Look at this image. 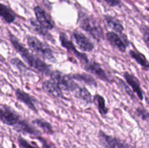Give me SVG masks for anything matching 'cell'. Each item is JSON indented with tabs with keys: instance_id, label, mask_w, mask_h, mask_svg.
Here are the masks:
<instances>
[{
	"instance_id": "1",
	"label": "cell",
	"mask_w": 149,
	"mask_h": 148,
	"mask_svg": "<svg viewBox=\"0 0 149 148\" xmlns=\"http://www.w3.org/2000/svg\"><path fill=\"white\" fill-rule=\"evenodd\" d=\"M9 40L13 45V48L17 51V53L21 56L23 60L35 71L41 73L46 76H49L51 73V67L39 57H36L32 54L27 48L25 47L22 44L19 42L17 38L10 31L8 33Z\"/></svg>"
},
{
	"instance_id": "2",
	"label": "cell",
	"mask_w": 149,
	"mask_h": 148,
	"mask_svg": "<svg viewBox=\"0 0 149 148\" xmlns=\"http://www.w3.org/2000/svg\"><path fill=\"white\" fill-rule=\"evenodd\" d=\"M78 22L79 27L88 33L95 40L98 42L103 40L104 33L103 28L93 16L80 12L79 13Z\"/></svg>"
},
{
	"instance_id": "3",
	"label": "cell",
	"mask_w": 149,
	"mask_h": 148,
	"mask_svg": "<svg viewBox=\"0 0 149 148\" xmlns=\"http://www.w3.org/2000/svg\"><path fill=\"white\" fill-rule=\"evenodd\" d=\"M27 44L29 47L33 52L43 59L51 62H55L56 61L52 49L47 44L42 42L35 36L30 35L27 36Z\"/></svg>"
},
{
	"instance_id": "4",
	"label": "cell",
	"mask_w": 149,
	"mask_h": 148,
	"mask_svg": "<svg viewBox=\"0 0 149 148\" xmlns=\"http://www.w3.org/2000/svg\"><path fill=\"white\" fill-rule=\"evenodd\" d=\"M49 76L52 81L59 86L62 91H74L79 87L71 75L64 74L59 71H52Z\"/></svg>"
},
{
	"instance_id": "5",
	"label": "cell",
	"mask_w": 149,
	"mask_h": 148,
	"mask_svg": "<svg viewBox=\"0 0 149 148\" xmlns=\"http://www.w3.org/2000/svg\"><path fill=\"white\" fill-rule=\"evenodd\" d=\"M99 143L103 148H131L130 145L125 141L111 136L100 130L97 134Z\"/></svg>"
},
{
	"instance_id": "6",
	"label": "cell",
	"mask_w": 149,
	"mask_h": 148,
	"mask_svg": "<svg viewBox=\"0 0 149 148\" xmlns=\"http://www.w3.org/2000/svg\"><path fill=\"white\" fill-rule=\"evenodd\" d=\"M21 118L20 115L10 106L5 104H0V120L4 124L9 126H14Z\"/></svg>"
},
{
	"instance_id": "7",
	"label": "cell",
	"mask_w": 149,
	"mask_h": 148,
	"mask_svg": "<svg viewBox=\"0 0 149 148\" xmlns=\"http://www.w3.org/2000/svg\"><path fill=\"white\" fill-rule=\"evenodd\" d=\"M59 40L61 44V46L65 48V49H67V51L68 52L74 55V57H75L79 61V62L81 63V65H84V64L87 63L90 60L86 54L83 53V52H80L79 51L77 50V49L74 46V44L72 43V41L68 40L67 36L63 33H61L60 34Z\"/></svg>"
},
{
	"instance_id": "8",
	"label": "cell",
	"mask_w": 149,
	"mask_h": 148,
	"mask_svg": "<svg viewBox=\"0 0 149 148\" xmlns=\"http://www.w3.org/2000/svg\"><path fill=\"white\" fill-rule=\"evenodd\" d=\"M83 69L85 70L87 72L90 73L92 75H95L101 81H104L106 82H111V80L108 76L106 71L103 69L101 65L98 62L94 60H89L87 63L81 65Z\"/></svg>"
},
{
	"instance_id": "9",
	"label": "cell",
	"mask_w": 149,
	"mask_h": 148,
	"mask_svg": "<svg viewBox=\"0 0 149 148\" xmlns=\"http://www.w3.org/2000/svg\"><path fill=\"white\" fill-rule=\"evenodd\" d=\"M73 40L78 45L79 49L83 52H90L94 49V44L93 42L81 32L79 30H74L71 34Z\"/></svg>"
},
{
	"instance_id": "10",
	"label": "cell",
	"mask_w": 149,
	"mask_h": 148,
	"mask_svg": "<svg viewBox=\"0 0 149 148\" xmlns=\"http://www.w3.org/2000/svg\"><path fill=\"white\" fill-rule=\"evenodd\" d=\"M33 12H34L35 16H36V21L47 30H52L55 27L53 22L51 20L50 17L39 6H35L33 7Z\"/></svg>"
},
{
	"instance_id": "11",
	"label": "cell",
	"mask_w": 149,
	"mask_h": 148,
	"mask_svg": "<svg viewBox=\"0 0 149 148\" xmlns=\"http://www.w3.org/2000/svg\"><path fill=\"white\" fill-rule=\"evenodd\" d=\"M106 37L108 41L110 43V44L113 48H115L122 53L125 52L127 47L130 44V42L123 40L118 33L113 31H109L108 33H106Z\"/></svg>"
},
{
	"instance_id": "12",
	"label": "cell",
	"mask_w": 149,
	"mask_h": 148,
	"mask_svg": "<svg viewBox=\"0 0 149 148\" xmlns=\"http://www.w3.org/2000/svg\"><path fill=\"white\" fill-rule=\"evenodd\" d=\"M123 76L128 85L132 88V91L137 94L138 99L141 101H143L144 99V94L138 78H136L133 74L130 73L129 72H127V71L124 72Z\"/></svg>"
},
{
	"instance_id": "13",
	"label": "cell",
	"mask_w": 149,
	"mask_h": 148,
	"mask_svg": "<svg viewBox=\"0 0 149 148\" xmlns=\"http://www.w3.org/2000/svg\"><path fill=\"white\" fill-rule=\"evenodd\" d=\"M13 129L16 131L22 133L23 134H29L34 136V137L41 136L40 131L24 119H20L18 123L15 126H13Z\"/></svg>"
},
{
	"instance_id": "14",
	"label": "cell",
	"mask_w": 149,
	"mask_h": 148,
	"mask_svg": "<svg viewBox=\"0 0 149 148\" xmlns=\"http://www.w3.org/2000/svg\"><path fill=\"white\" fill-rule=\"evenodd\" d=\"M15 94L16 99L18 100L20 102H23V104H26L31 110L37 113L38 110L36 108V103H35V99L33 97L31 96L30 94L26 93L23 90L20 89H17L15 91Z\"/></svg>"
},
{
	"instance_id": "15",
	"label": "cell",
	"mask_w": 149,
	"mask_h": 148,
	"mask_svg": "<svg viewBox=\"0 0 149 148\" xmlns=\"http://www.w3.org/2000/svg\"><path fill=\"white\" fill-rule=\"evenodd\" d=\"M42 89L45 93L53 98H65L63 91L60 88L59 86L52 80L45 81L42 84Z\"/></svg>"
},
{
	"instance_id": "16",
	"label": "cell",
	"mask_w": 149,
	"mask_h": 148,
	"mask_svg": "<svg viewBox=\"0 0 149 148\" xmlns=\"http://www.w3.org/2000/svg\"><path fill=\"white\" fill-rule=\"evenodd\" d=\"M103 20L106 23V26L109 28L112 29L115 33L122 34L125 30V28L120 20H118L115 17L110 15H103Z\"/></svg>"
},
{
	"instance_id": "17",
	"label": "cell",
	"mask_w": 149,
	"mask_h": 148,
	"mask_svg": "<svg viewBox=\"0 0 149 148\" xmlns=\"http://www.w3.org/2000/svg\"><path fill=\"white\" fill-rule=\"evenodd\" d=\"M0 18L4 23L10 24L15 20L16 15L10 7L0 3Z\"/></svg>"
},
{
	"instance_id": "18",
	"label": "cell",
	"mask_w": 149,
	"mask_h": 148,
	"mask_svg": "<svg viewBox=\"0 0 149 148\" xmlns=\"http://www.w3.org/2000/svg\"><path fill=\"white\" fill-rule=\"evenodd\" d=\"M29 23H30L31 26L33 28V30L36 32L37 34H39L40 36H42V37L45 38V39L48 41H50L54 42L55 40H54V38L50 33H49L48 30L45 29V28L42 27L36 20L33 18H31L29 20Z\"/></svg>"
},
{
	"instance_id": "19",
	"label": "cell",
	"mask_w": 149,
	"mask_h": 148,
	"mask_svg": "<svg viewBox=\"0 0 149 148\" xmlns=\"http://www.w3.org/2000/svg\"><path fill=\"white\" fill-rule=\"evenodd\" d=\"M129 54L130 55L131 57H132L134 60L136 61L137 63L139 64L144 70L148 71L149 68L148 61L143 54L140 52L139 51L134 50V49H130L129 52Z\"/></svg>"
},
{
	"instance_id": "20",
	"label": "cell",
	"mask_w": 149,
	"mask_h": 148,
	"mask_svg": "<svg viewBox=\"0 0 149 148\" xmlns=\"http://www.w3.org/2000/svg\"><path fill=\"white\" fill-rule=\"evenodd\" d=\"M74 96L77 99H79L86 104H91L93 102V97L90 91L85 87H79L77 90L74 91Z\"/></svg>"
},
{
	"instance_id": "21",
	"label": "cell",
	"mask_w": 149,
	"mask_h": 148,
	"mask_svg": "<svg viewBox=\"0 0 149 148\" xmlns=\"http://www.w3.org/2000/svg\"><path fill=\"white\" fill-rule=\"evenodd\" d=\"M93 102L95 106L97 107L98 112L100 113L101 115H106L109 113V108L106 107V100H105L104 97L102 95L99 94H95L93 97Z\"/></svg>"
},
{
	"instance_id": "22",
	"label": "cell",
	"mask_w": 149,
	"mask_h": 148,
	"mask_svg": "<svg viewBox=\"0 0 149 148\" xmlns=\"http://www.w3.org/2000/svg\"><path fill=\"white\" fill-rule=\"evenodd\" d=\"M71 75L73 78V79L81 81V82L84 83L85 84L90 86H91L94 87L97 86V84L96 82L95 79L91 75H89V74L86 73H75Z\"/></svg>"
},
{
	"instance_id": "23",
	"label": "cell",
	"mask_w": 149,
	"mask_h": 148,
	"mask_svg": "<svg viewBox=\"0 0 149 148\" xmlns=\"http://www.w3.org/2000/svg\"><path fill=\"white\" fill-rule=\"evenodd\" d=\"M32 123L34 124L35 126H38L39 128H40L45 133L53 134L55 133V131H54L52 124L47 121V120H44V119L36 118L33 120H32Z\"/></svg>"
},
{
	"instance_id": "24",
	"label": "cell",
	"mask_w": 149,
	"mask_h": 148,
	"mask_svg": "<svg viewBox=\"0 0 149 148\" xmlns=\"http://www.w3.org/2000/svg\"><path fill=\"white\" fill-rule=\"evenodd\" d=\"M10 63L16 68V69L22 74L24 75H29V72H31V70L26 66V64L20 60L17 57H13L10 59Z\"/></svg>"
},
{
	"instance_id": "25",
	"label": "cell",
	"mask_w": 149,
	"mask_h": 148,
	"mask_svg": "<svg viewBox=\"0 0 149 148\" xmlns=\"http://www.w3.org/2000/svg\"><path fill=\"white\" fill-rule=\"evenodd\" d=\"M17 144H18V146L20 147V148H40L39 147L36 146L33 144L32 145L31 143H30L29 141L22 137L21 136H19L17 138Z\"/></svg>"
},
{
	"instance_id": "26",
	"label": "cell",
	"mask_w": 149,
	"mask_h": 148,
	"mask_svg": "<svg viewBox=\"0 0 149 148\" xmlns=\"http://www.w3.org/2000/svg\"><path fill=\"white\" fill-rule=\"evenodd\" d=\"M141 31L143 34L144 41L146 44L147 46H148V41H149V28L147 25H142L141 26Z\"/></svg>"
},
{
	"instance_id": "27",
	"label": "cell",
	"mask_w": 149,
	"mask_h": 148,
	"mask_svg": "<svg viewBox=\"0 0 149 148\" xmlns=\"http://www.w3.org/2000/svg\"><path fill=\"white\" fill-rule=\"evenodd\" d=\"M136 113L143 120L148 121V110H146L144 107H138L136 109Z\"/></svg>"
},
{
	"instance_id": "28",
	"label": "cell",
	"mask_w": 149,
	"mask_h": 148,
	"mask_svg": "<svg viewBox=\"0 0 149 148\" xmlns=\"http://www.w3.org/2000/svg\"><path fill=\"white\" fill-rule=\"evenodd\" d=\"M119 84H121V85H122V88L124 89V90L125 91V92H126L127 94L128 95H129L130 97L132 99V100H135V93L132 91V90L130 89V88L128 86L127 84H125V82H124L122 79H119Z\"/></svg>"
},
{
	"instance_id": "29",
	"label": "cell",
	"mask_w": 149,
	"mask_h": 148,
	"mask_svg": "<svg viewBox=\"0 0 149 148\" xmlns=\"http://www.w3.org/2000/svg\"><path fill=\"white\" fill-rule=\"evenodd\" d=\"M36 139H37L38 140L40 141L41 143L42 144V146H43V148H57L53 144L50 143V142H47L45 138L42 137V136H39L35 137Z\"/></svg>"
},
{
	"instance_id": "30",
	"label": "cell",
	"mask_w": 149,
	"mask_h": 148,
	"mask_svg": "<svg viewBox=\"0 0 149 148\" xmlns=\"http://www.w3.org/2000/svg\"><path fill=\"white\" fill-rule=\"evenodd\" d=\"M110 7H117L122 3V0H103Z\"/></svg>"
},
{
	"instance_id": "31",
	"label": "cell",
	"mask_w": 149,
	"mask_h": 148,
	"mask_svg": "<svg viewBox=\"0 0 149 148\" xmlns=\"http://www.w3.org/2000/svg\"><path fill=\"white\" fill-rule=\"evenodd\" d=\"M4 61H5V59H4V58L1 57L0 56V62H4Z\"/></svg>"
},
{
	"instance_id": "32",
	"label": "cell",
	"mask_w": 149,
	"mask_h": 148,
	"mask_svg": "<svg viewBox=\"0 0 149 148\" xmlns=\"http://www.w3.org/2000/svg\"><path fill=\"white\" fill-rule=\"evenodd\" d=\"M0 148H4V147H1V146H0Z\"/></svg>"
}]
</instances>
